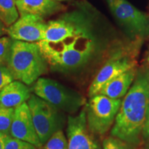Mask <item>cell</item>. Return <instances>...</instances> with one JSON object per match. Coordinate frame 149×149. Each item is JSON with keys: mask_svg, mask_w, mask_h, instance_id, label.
I'll return each mask as SVG.
<instances>
[{"mask_svg": "<svg viewBox=\"0 0 149 149\" xmlns=\"http://www.w3.org/2000/svg\"><path fill=\"white\" fill-rule=\"evenodd\" d=\"M148 106L149 72L141 71L136 74L133 86L122 100L111 136L134 146L139 144Z\"/></svg>", "mask_w": 149, "mask_h": 149, "instance_id": "cell-1", "label": "cell"}, {"mask_svg": "<svg viewBox=\"0 0 149 149\" xmlns=\"http://www.w3.org/2000/svg\"><path fill=\"white\" fill-rule=\"evenodd\" d=\"M37 44L48 64L61 72L72 71L84 66L95 55L97 47L92 31L57 42L42 40Z\"/></svg>", "mask_w": 149, "mask_h": 149, "instance_id": "cell-2", "label": "cell"}, {"mask_svg": "<svg viewBox=\"0 0 149 149\" xmlns=\"http://www.w3.org/2000/svg\"><path fill=\"white\" fill-rule=\"evenodd\" d=\"M7 68L14 80L31 85L46 72L48 63L37 42L13 40Z\"/></svg>", "mask_w": 149, "mask_h": 149, "instance_id": "cell-3", "label": "cell"}, {"mask_svg": "<svg viewBox=\"0 0 149 149\" xmlns=\"http://www.w3.org/2000/svg\"><path fill=\"white\" fill-rule=\"evenodd\" d=\"M33 91L35 95L63 113L74 114L85 104V99L79 93L48 78H39Z\"/></svg>", "mask_w": 149, "mask_h": 149, "instance_id": "cell-4", "label": "cell"}, {"mask_svg": "<svg viewBox=\"0 0 149 149\" xmlns=\"http://www.w3.org/2000/svg\"><path fill=\"white\" fill-rule=\"evenodd\" d=\"M33 124L39 139L44 145L54 133L67 124L66 115L43 99L32 94L27 101Z\"/></svg>", "mask_w": 149, "mask_h": 149, "instance_id": "cell-5", "label": "cell"}, {"mask_svg": "<svg viewBox=\"0 0 149 149\" xmlns=\"http://www.w3.org/2000/svg\"><path fill=\"white\" fill-rule=\"evenodd\" d=\"M122 100L102 95L91 97L86 105V116L88 129L94 135H103L114 124Z\"/></svg>", "mask_w": 149, "mask_h": 149, "instance_id": "cell-6", "label": "cell"}, {"mask_svg": "<svg viewBox=\"0 0 149 149\" xmlns=\"http://www.w3.org/2000/svg\"><path fill=\"white\" fill-rule=\"evenodd\" d=\"M112 13L133 35L149 36V18L126 0H107Z\"/></svg>", "mask_w": 149, "mask_h": 149, "instance_id": "cell-7", "label": "cell"}, {"mask_svg": "<svg viewBox=\"0 0 149 149\" xmlns=\"http://www.w3.org/2000/svg\"><path fill=\"white\" fill-rule=\"evenodd\" d=\"M91 31H92L91 22L86 16L79 12L70 13L47 23L44 40L57 42L65 37Z\"/></svg>", "mask_w": 149, "mask_h": 149, "instance_id": "cell-8", "label": "cell"}, {"mask_svg": "<svg viewBox=\"0 0 149 149\" xmlns=\"http://www.w3.org/2000/svg\"><path fill=\"white\" fill-rule=\"evenodd\" d=\"M68 149H102L97 139L88 129L85 107L76 115L67 118Z\"/></svg>", "mask_w": 149, "mask_h": 149, "instance_id": "cell-9", "label": "cell"}, {"mask_svg": "<svg viewBox=\"0 0 149 149\" xmlns=\"http://www.w3.org/2000/svg\"><path fill=\"white\" fill-rule=\"evenodd\" d=\"M46 28L47 23L42 17L26 15L6 28V33L13 40L36 43L45 39Z\"/></svg>", "mask_w": 149, "mask_h": 149, "instance_id": "cell-10", "label": "cell"}, {"mask_svg": "<svg viewBox=\"0 0 149 149\" xmlns=\"http://www.w3.org/2000/svg\"><path fill=\"white\" fill-rule=\"evenodd\" d=\"M135 68V61L126 55L117 53L100 69L89 86L90 97L99 95L106 84L123 72Z\"/></svg>", "mask_w": 149, "mask_h": 149, "instance_id": "cell-11", "label": "cell"}, {"mask_svg": "<svg viewBox=\"0 0 149 149\" xmlns=\"http://www.w3.org/2000/svg\"><path fill=\"white\" fill-rule=\"evenodd\" d=\"M10 135L15 138L27 141L37 148L42 144L35 130L33 119L27 102L15 108Z\"/></svg>", "mask_w": 149, "mask_h": 149, "instance_id": "cell-12", "label": "cell"}, {"mask_svg": "<svg viewBox=\"0 0 149 149\" xmlns=\"http://www.w3.org/2000/svg\"><path fill=\"white\" fill-rule=\"evenodd\" d=\"M16 6L20 17L33 15L44 17L64 8L57 0H16Z\"/></svg>", "mask_w": 149, "mask_h": 149, "instance_id": "cell-13", "label": "cell"}, {"mask_svg": "<svg viewBox=\"0 0 149 149\" xmlns=\"http://www.w3.org/2000/svg\"><path fill=\"white\" fill-rule=\"evenodd\" d=\"M31 95V90L26 84L14 80L0 91V103L6 107L15 109L27 102Z\"/></svg>", "mask_w": 149, "mask_h": 149, "instance_id": "cell-14", "label": "cell"}, {"mask_svg": "<svg viewBox=\"0 0 149 149\" xmlns=\"http://www.w3.org/2000/svg\"><path fill=\"white\" fill-rule=\"evenodd\" d=\"M137 72L135 68L123 72L106 84L99 95L112 99H120L126 95L130 85L135 79Z\"/></svg>", "mask_w": 149, "mask_h": 149, "instance_id": "cell-15", "label": "cell"}, {"mask_svg": "<svg viewBox=\"0 0 149 149\" xmlns=\"http://www.w3.org/2000/svg\"><path fill=\"white\" fill-rule=\"evenodd\" d=\"M16 0H0V21L6 28L10 26L19 19Z\"/></svg>", "mask_w": 149, "mask_h": 149, "instance_id": "cell-16", "label": "cell"}, {"mask_svg": "<svg viewBox=\"0 0 149 149\" xmlns=\"http://www.w3.org/2000/svg\"><path fill=\"white\" fill-rule=\"evenodd\" d=\"M14 112V108L6 107L0 103V132L6 135H10Z\"/></svg>", "mask_w": 149, "mask_h": 149, "instance_id": "cell-17", "label": "cell"}, {"mask_svg": "<svg viewBox=\"0 0 149 149\" xmlns=\"http://www.w3.org/2000/svg\"><path fill=\"white\" fill-rule=\"evenodd\" d=\"M44 149H68V139L62 130H59L44 144Z\"/></svg>", "mask_w": 149, "mask_h": 149, "instance_id": "cell-18", "label": "cell"}, {"mask_svg": "<svg viewBox=\"0 0 149 149\" xmlns=\"http://www.w3.org/2000/svg\"><path fill=\"white\" fill-rule=\"evenodd\" d=\"M13 40L8 36L0 37V65L7 66Z\"/></svg>", "mask_w": 149, "mask_h": 149, "instance_id": "cell-19", "label": "cell"}, {"mask_svg": "<svg viewBox=\"0 0 149 149\" xmlns=\"http://www.w3.org/2000/svg\"><path fill=\"white\" fill-rule=\"evenodd\" d=\"M102 146V149H135L134 145L113 136L104 139Z\"/></svg>", "mask_w": 149, "mask_h": 149, "instance_id": "cell-20", "label": "cell"}, {"mask_svg": "<svg viewBox=\"0 0 149 149\" xmlns=\"http://www.w3.org/2000/svg\"><path fill=\"white\" fill-rule=\"evenodd\" d=\"M5 149H38L34 145L10 135H6Z\"/></svg>", "mask_w": 149, "mask_h": 149, "instance_id": "cell-21", "label": "cell"}, {"mask_svg": "<svg viewBox=\"0 0 149 149\" xmlns=\"http://www.w3.org/2000/svg\"><path fill=\"white\" fill-rule=\"evenodd\" d=\"M13 81H14V78L7 66L0 65V91Z\"/></svg>", "mask_w": 149, "mask_h": 149, "instance_id": "cell-22", "label": "cell"}, {"mask_svg": "<svg viewBox=\"0 0 149 149\" xmlns=\"http://www.w3.org/2000/svg\"><path fill=\"white\" fill-rule=\"evenodd\" d=\"M141 138L144 141H149V106L147 109L144 124L143 126L142 132H141Z\"/></svg>", "mask_w": 149, "mask_h": 149, "instance_id": "cell-23", "label": "cell"}, {"mask_svg": "<svg viewBox=\"0 0 149 149\" xmlns=\"http://www.w3.org/2000/svg\"><path fill=\"white\" fill-rule=\"evenodd\" d=\"M5 137L6 135L0 132V149H5Z\"/></svg>", "mask_w": 149, "mask_h": 149, "instance_id": "cell-24", "label": "cell"}, {"mask_svg": "<svg viewBox=\"0 0 149 149\" xmlns=\"http://www.w3.org/2000/svg\"><path fill=\"white\" fill-rule=\"evenodd\" d=\"M5 33H6V27L0 21V37H2Z\"/></svg>", "mask_w": 149, "mask_h": 149, "instance_id": "cell-25", "label": "cell"}, {"mask_svg": "<svg viewBox=\"0 0 149 149\" xmlns=\"http://www.w3.org/2000/svg\"><path fill=\"white\" fill-rule=\"evenodd\" d=\"M144 149H149V141H145Z\"/></svg>", "mask_w": 149, "mask_h": 149, "instance_id": "cell-26", "label": "cell"}, {"mask_svg": "<svg viewBox=\"0 0 149 149\" xmlns=\"http://www.w3.org/2000/svg\"><path fill=\"white\" fill-rule=\"evenodd\" d=\"M148 63H149V55H148Z\"/></svg>", "mask_w": 149, "mask_h": 149, "instance_id": "cell-27", "label": "cell"}]
</instances>
